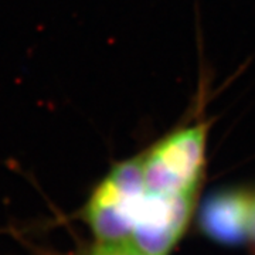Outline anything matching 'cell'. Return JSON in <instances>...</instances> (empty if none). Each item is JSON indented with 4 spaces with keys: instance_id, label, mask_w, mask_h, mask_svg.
<instances>
[{
    "instance_id": "6da1fadb",
    "label": "cell",
    "mask_w": 255,
    "mask_h": 255,
    "mask_svg": "<svg viewBox=\"0 0 255 255\" xmlns=\"http://www.w3.org/2000/svg\"><path fill=\"white\" fill-rule=\"evenodd\" d=\"M146 186L142 155L117 163L92 190L82 217L97 243H129Z\"/></svg>"
},
{
    "instance_id": "7a4b0ae2",
    "label": "cell",
    "mask_w": 255,
    "mask_h": 255,
    "mask_svg": "<svg viewBox=\"0 0 255 255\" xmlns=\"http://www.w3.org/2000/svg\"><path fill=\"white\" fill-rule=\"evenodd\" d=\"M207 132L203 122L182 128L142 153L146 190L196 194L206 163Z\"/></svg>"
},
{
    "instance_id": "3957f363",
    "label": "cell",
    "mask_w": 255,
    "mask_h": 255,
    "mask_svg": "<svg viewBox=\"0 0 255 255\" xmlns=\"http://www.w3.org/2000/svg\"><path fill=\"white\" fill-rule=\"evenodd\" d=\"M194 197L146 190L128 244L147 255L169 254L190 221Z\"/></svg>"
},
{
    "instance_id": "277c9868",
    "label": "cell",
    "mask_w": 255,
    "mask_h": 255,
    "mask_svg": "<svg viewBox=\"0 0 255 255\" xmlns=\"http://www.w3.org/2000/svg\"><path fill=\"white\" fill-rule=\"evenodd\" d=\"M255 196L246 190L217 191L200 210V227L220 244L237 246L251 238Z\"/></svg>"
},
{
    "instance_id": "5b68a950",
    "label": "cell",
    "mask_w": 255,
    "mask_h": 255,
    "mask_svg": "<svg viewBox=\"0 0 255 255\" xmlns=\"http://www.w3.org/2000/svg\"><path fill=\"white\" fill-rule=\"evenodd\" d=\"M88 255H147L142 251H139L133 246L128 243L121 244H101L97 243V246L91 250Z\"/></svg>"
},
{
    "instance_id": "8992f818",
    "label": "cell",
    "mask_w": 255,
    "mask_h": 255,
    "mask_svg": "<svg viewBox=\"0 0 255 255\" xmlns=\"http://www.w3.org/2000/svg\"><path fill=\"white\" fill-rule=\"evenodd\" d=\"M251 241H253V244H254L255 248V203H254V216H253V228H251V238H250Z\"/></svg>"
}]
</instances>
